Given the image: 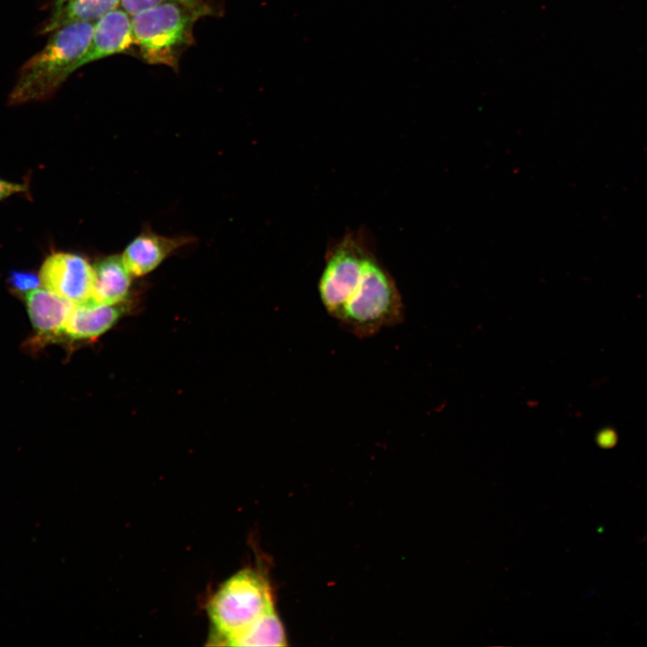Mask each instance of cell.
<instances>
[{
	"mask_svg": "<svg viewBox=\"0 0 647 647\" xmlns=\"http://www.w3.org/2000/svg\"><path fill=\"white\" fill-rule=\"evenodd\" d=\"M188 241L185 237H167L143 231L128 244L121 257L129 273L139 277L154 270Z\"/></svg>",
	"mask_w": 647,
	"mask_h": 647,
	"instance_id": "ba28073f",
	"label": "cell"
},
{
	"mask_svg": "<svg viewBox=\"0 0 647 647\" xmlns=\"http://www.w3.org/2000/svg\"><path fill=\"white\" fill-rule=\"evenodd\" d=\"M120 0H66L51 11L40 28L41 34H49L61 27L95 22L111 11L120 7Z\"/></svg>",
	"mask_w": 647,
	"mask_h": 647,
	"instance_id": "7c38bea8",
	"label": "cell"
},
{
	"mask_svg": "<svg viewBox=\"0 0 647 647\" xmlns=\"http://www.w3.org/2000/svg\"><path fill=\"white\" fill-rule=\"evenodd\" d=\"M118 54L137 57L131 16L118 7L94 22L88 48L78 69L90 63Z\"/></svg>",
	"mask_w": 647,
	"mask_h": 647,
	"instance_id": "52a82bcc",
	"label": "cell"
},
{
	"mask_svg": "<svg viewBox=\"0 0 647 647\" xmlns=\"http://www.w3.org/2000/svg\"><path fill=\"white\" fill-rule=\"evenodd\" d=\"M8 282L16 294L25 296L33 289L38 288L41 283L40 276L32 272L22 270H13L10 272Z\"/></svg>",
	"mask_w": 647,
	"mask_h": 647,
	"instance_id": "9a60e30c",
	"label": "cell"
},
{
	"mask_svg": "<svg viewBox=\"0 0 647 647\" xmlns=\"http://www.w3.org/2000/svg\"><path fill=\"white\" fill-rule=\"evenodd\" d=\"M372 254L364 237L354 233L345 235L328 253L318 291L326 312L336 321Z\"/></svg>",
	"mask_w": 647,
	"mask_h": 647,
	"instance_id": "5b68a950",
	"label": "cell"
},
{
	"mask_svg": "<svg viewBox=\"0 0 647 647\" xmlns=\"http://www.w3.org/2000/svg\"><path fill=\"white\" fill-rule=\"evenodd\" d=\"M403 316V300L394 279L372 254L337 322L358 338H368L401 324Z\"/></svg>",
	"mask_w": 647,
	"mask_h": 647,
	"instance_id": "277c9868",
	"label": "cell"
},
{
	"mask_svg": "<svg viewBox=\"0 0 647 647\" xmlns=\"http://www.w3.org/2000/svg\"><path fill=\"white\" fill-rule=\"evenodd\" d=\"M26 191V185L0 179V200H3L13 194L22 193Z\"/></svg>",
	"mask_w": 647,
	"mask_h": 647,
	"instance_id": "2e32d148",
	"label": "cell"
},
{
	"mask_svg": "<svg viewBox=\"0 0 647 647\" xmlns=\"http://www.w3.org/2000/svg\"><path fill=\"white\" fill-rule=\"evenodd\" d=\"M45 288L73 304L90 302L94 286V269L84 257L70 253H54L40 270Z\"/></svg>",
	"mask_w": 647,
	"mask_h": 647,
	"instance_id": "8992f818",
	"label": "cell"
},
{
	"mask_svg": "<svg viewBox=\"0 0 647 647\" xmlns=\"http://www.w3.org/2000/svg\"><path fill=\"white\" fill-rule=\"evenodd\" d=\"M122 306L93 302L75 304L63 334L73 339H93L104 333L120 318Z\"/></svg>",
	"mask_w": 647,
	"mask_h": 647,
	"instance_id": "30bf717a",
	"label": "cell"
},
{
	"mask_svg": "<svg viewBox=\"0 0 647 647\" xmlns=\"http://www.w3.org/2000/svg\"><path fill=\"white\" fill-rule=\"evenodd\" d=\"M65 1H66V0H52L51 1V8L58 7V5L63 4Z\"/></svg>",
	"mask_w": 647,
	"mask_h": 647,
	"instance_id": "e0dca14e",
	"label": "cell"
},
{
	"mask_svg": "<svg viewBox=\"0 0 647 647\" xmlns=\"http://www.w3.org/2000/svg\"><path fill=\"white\" fill-rule=\"evenodd\" d=\"M30 319L39 335L54 338L63 334L72 302L47 288H36L25 296Z\"/></svg>",
	"mask_w": 647,
	"mask_h": 647,
	"instance_id": "9c48e42d",
	"label": "cell"
},
{
	"mask_svg": "<svg viewBox=\"0 0 647 647\" xmlns=\"http://www.w3.org/2000/svg\"><path fill=\"white\" fill-rule=\"evenodd\" d=\"M168 3H180L195 6L215 5L211 0H120V7L130 16L142 11Z\"/></svg>",
	"mask_w": 647,
	"mask_h": 647,
	"instance_id": "5bb4252c",
	"label": "cell"
},
{
	"mask_svg": "<svg viewBox=\"0 0 647 647\" xmlns=\"http://www.w3.org/2000/svg\"><path fill=\"white\" fill-rule=\"evenodd\" d=\"M94 22L66 25L50 32L44 47L20 68L10 106L49 99L76 70L90 43Z\"/></svg>",
	"mask_w": 647,
	"mask_h": 647,
	"instance_id": "6da1fadb",
	"label": "cell"
},
{
	"mask_svg": "<svg viewBox=\"0 0 647 647\" xmlns=\"http://www.w3.org/2000/svg\"><path fill=\"white\" fill-rule=\"evenodd\" d=\"M274 610L273 595L263 575L244 569L231 576L208 603L216 644L231 645L257 620Z\"/></svg>",
	"mask_w": 647,
	"mask_h": 647,
	"instance_id": "3957f363",
	"label": "cell"
},
{
	"mask_svg": "<svg viewBox=\"0 0 647 647\" xmlns=\"http://www.w3.org/2000/svg\"><path fill=\"white\" fill-rule=\"evenodd\" d=\"M93 269L95 277L91 302L117 305L128 297L132 275L121 256L111 255L101 259Z\"/></svg>",
	"mask_w": 647,
	"mask_h": 647,
	"instance_id": "8fae6325",
	"label": "cell"
},
{
	"mask_svg": "<svg viewBox=\"0 0 647 647\" xmlns=\"http://www.w3.org/2000/svg\"><path fill=\"white\" fill-rule=\"evenodd\" d=\"M286 640L283 625L274 609L238 636L232 646H286Z\"/></svg>",
	"mask_w": 647,
	"mask_h": 647,
	"instance_id": "4fadbf2b",
	"label": "cell"
},
{
	"mask_svg": "<svg viewBox=\"0 0 647 647\" xmlns=\"http://www.w3.org/2000/svg\"><path fill=\"white\" fill-rule=\"evenodd\" d=\"M220 13L217 5L168 3L131 16L137 58L149 65L177 71L182 55L195 42L196 22Z\"/></svg>",
	"mask_w": 647,
	"mask_h": 647,
	"instance_id": "7a4b0ae2",
	"label": "cell"
}]
</instances>
